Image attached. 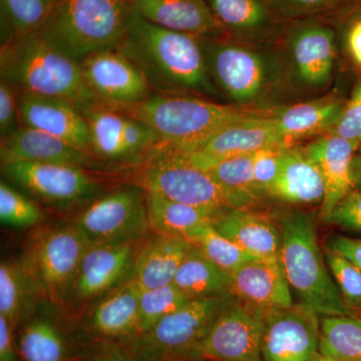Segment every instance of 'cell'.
<instances>
[{"instance_id": "obj_1", "label": "cell", "mask_w": 361, "mask_h": 361, "mask_svg": "<svg viewBox=\"0 0 361 361\" xmlns=\"http://www.w3.org/2000/svg\"><path fill=\"white\" fill-rule=\"evenodd\" d=\"M116 49L142 71L154 92L222 97L209 75L200 37L161 27L133 11Z\"/></svg>"}, {"instance_id": "obj_2", "label": "cell", "mask_w": 361, "mask_h": 361, "mask_svg": "<svg viewBox=\"0 0 361 361\" xmlns=\"http://www.w3.org/2000/svg\"><path fill=\"white\" fill-rule=\"evenodd\" d=\"M1 80L20 92L61 97L80 110L102 104L85 84L80 61L47 44L37 32L1 45Z\"/></svg>"}, {"instance_id": "obj_3", "label": "cell", "mask_w": 361, "mask_h": 361, "mask_svg": "<svg viewBox=\"0 0 361 361\" xmlns=\"http://www.w3.org/2000/svg\"><path fill=\"white\" fill-rule=\"evenodd\" d=\"M109 108L147 123L161 142L185 153L194 152L225 126L264 111L247 110L191 94L157 92L140 103Z\"/></svg>"}, {"instance_id": "obj_4", "label": "cell", "mask_w": 361, "mask_h": 361, "mask_svg": "<svg viewBox=\"0 0 361 361\" xmlns=\"http://www.w3.org/2000/svg\"><path fill=\"white\" fill-rule=\"evenodd\" d=\"M130 0H54L37 33L52 47L80 61L122 44L132 16Z\"/></svg>"}, {"instance_id": "obj_5", "label": "cell", "mask_w": 361, "mask_h": 361, "mask_svg": "<svg viewBox=\"0 0 361 361\" xmlns=\"http://www.w3.org/2000/svg\"><path fill=\"white\" fill-rule=\"evenodd\" d=\"M200 42L214 85L233 106L257 111L279 89L284 66L274 54L230 37Z\"/></svg>"}, {"instance_id": "obj_6", "label": "cell", "mask_w": 361, "mask_h": 361, "mask_svg": "<svg viewBox=\"0 0 361 361\" xmlns=\"http://www.w3.org/2000/svg\"><path fill=\"white\" fill-rule=\"evenodd\" d=\"M279 261L289 286L318 316L353 314L332 279L310 214L291 212L280 221Z\"/></svg>"}, {"instance_id": "obj_7", "label": "cell", "mask_w": 361, "mask_h": 361, "mask_svg": "<svg viewBox=\"0 0 361 361\" xmlns=\"http://www.w3.org/2000/svg\"><path fill=\"white\" fill-rule=\"evenodd\" d=\"M122 182L147 193L218 214L229 208L217 185L206 171L195 166L185 152L161 142L134 167L116 173Z\"/></svg>"}, {"instance_id": "obj_8", "label": "cell", "mask_w": 361, "mask_h": 361, "mask_svg": "<svg viewBox=\"0 0 361 361\" xmlns=\"http://www.w3.org/2000/svg\"><path fill=\"white\" fill-rule=\"evenodd\" d=\"M233 293L195 298L160 320L126 348L140 361H194L214 322L234 302Z\"/></svg>"}, {"instance_id": "obj_9", "label": "cell", "mask_w": 361, "mask_h": 361, "mask_svg": "<svg viewBox=\"0 0 361 361\" xmlns=\"http://www.w3.org/2000/svg\"><path fill=\"white\" fill-rule=\"evenodd\" d=\"M90 246L73 222L33 233L20 261L42 301L61 305L68 298Z\"/></svg>"}, {"instance_id": "obj_10", "label": "cell", "mask_w": 361, "mask_h": 361, "mask_svg": "<svg viewBox=\"0 0 361 361\" xmlns=\"http://www.w3.org/2000/svg\"><path fill=\"white\" fill-rule=\"evenodd\" d=\"M2 175L11 184L44 205L70 210L89 205L104 194L113 174L94 172L73 166L16 161L1 166Z\"/></svg>"}, {"instance_id": "obj_11", "label": "cell", "mask_w": 361, "mask_h": 361, "mask_svg": "<svg viewBox=\"0 0 361 361\" xmlns=\"http://www.w3.org/2000/svg\"><path fill=\"white\" fill-rule=\"evenodd\" d=\"M73 223L90 245L146 239L151 230L146 192L129 183L114 188L85 206Z\"/></svg>"}, {"instance_id": "obj_12", "label": "cell", "mask_w": 361, "mask_h": 361, "mask_svg": "<svg viewBox=\"0 0 361 361\" xmlns=\"http://www.w3.org/2000/svg\"><path fill=\"white\" fill-rule=\"evenodd\" d=\"M262 312L235 299L214 322L199 348V360L263 361Z\"/></svg>"}, {"instance_id": "obj_13", "label": "cell", "mask_w": 361, "mask_h": 361, "mask_svg": "<svg viewBox=\"0 0 361 361\" xmlns=\"http://www.w3.org/2000/svg\"><path fill=\"white\" fill-rule=\"evenodd\" d=\"M262 312L263 361H314L319 355L320 322L305 304Z\"/></svg>"}, {"instance_id": "obj_14", "label": "cell", "mask_w": 361, "mask_h": 361, "mask_svg": "<svg viewBox=\"0 0 361 361\" xmlns=\"http://www.w3.org/2000/svg\"><path fill=\"white\" fill-rule=\"evenodd\" d=\"M146 239L90 245L78 267L68 296L89 302L129 281Z\"/></svg>"}, {"instance_id": "obj_15", "label": "cell", "mask_w": 361, "mask_h": 361, "mask_svg": "<svg viewBox=\"0 0 361 361\" xmlns=\"http://www.w3.org/2000/svg\"><path fill=\"white\" fill-rule=\"evenodd\" d=\"M80 63L85 84L106 106H130L154 92L142 71L118 49L92 52Z\"/></svg>"}, {"instance_id": "obj_16", "label": "cell", "mask_w": 361, "mask_h": 361, "mask_svg": "<svg viewBox=\"0 0 361 361\" xmlns=\"http://www.w3.org/2000/svg\"><path fill=\"white\" fill-rule=\"evenodd\" d=\"M336 56V33L329 26L304 23L289 32L287 63L292 78L302 89L326 87L334 75Z\"/></svg>"}, {"instance_id": "obj_17", "label": "cell", "mask_w": 361, "mask_h": 361, "mask_svg": "<svg viewBox=\"0 0 361 361\" xmlns=\"http://www.w3.org/2000/svg\"><path fill=\"white\" fill-rule=\"evenodd\" d=\"M277 146H291L278 133L268 111L231 123L214 133L192 153H186L197 167L206 171L225 159L252 155Z\"/></svg>"}, {"instance_id": "obj_18", "label": "cell", "mask_w": 361, "mask_h": 361, "mask_svg": "<svg viewBox=\"0 0 361 361\" xmlns=\"http://www.w3.org/2000/svg\"><path fill=\"white\" fill-rule=\"evenodd\" d=\"M0 160L1 166L16 161H32L73 166L104 174L118 173L113 166L99 160L90 152L56 135L25 126H21L11 137L1 140Z\"/></svg>"}, {"instance_id": "obj_19", "label": "cell", "mask_w": 361, "mask_h": 361, "mask_svg": "<svg viewBox=\"0 0 361 361\" xmlns=\"http://www.w3.org/2000/svg\"><path fill=\"white\" fill-rule=\"evenodd\" d=\"M141 289L132 280L99 299L84 322L87 338L97 345H126L139 336Z\"/></svg>"}, {"instance_id": "obj_20", "label": "cell", "mask_w": 361, "mask_h": 361, "mask_svg": "<svg viewBox=\"0 0 361 361\" xmlns=\"http://www.w3.org/2000/svg\"><path fill=\"white\" fill-rule=\"evenodd\" d=\"M18 104L21 126L56 135L92 154L89 125L77 104L27 92H20Z\"/></svg>"}, {"instance_id": "obj_21", "label": "cell", "mask_w": 361, "mask_h": 361, "mask_svg": "<svg viewBox=\"0 0 361 361\" xmlns=\"http://www.w3.org/2000/svg\"><path fill=\"white\" fill-rule=\"evenodd\" d=\"M231 276L232 293L255 310H287L293 305L290 286L279 260L255 259Z\"/></svg>"}, {"instance_id": "obj_22", "label": "cell", "mask_w": 361, "mask_h": 361, "mask_svg": "<svg viewBox=\"0 0 361 361\" xmlns=\"http://www.w3.org/2000/svg\"><path fill=\"white\" fill-rule=\"evenodd\" d=\"M133 11L154 25L201 39L227 37L206 0H130Z\"/></svg>"}, {"instance_id": "obj_23", "label": "cell", "mask_w": 361, "mask_h": 361, "mask_svg": "<svg viewBox=\"0 0 361 361\" xmlns=\"http://www.w3.org/2000/svg\"><path fill=\"white\" fill-rule=\"evenodd\" d=\"M357 146L337 135L327 134L303 148L306 156L319 169L324 182L320 219L326 225L330 224L332 212L339 202L350 192L351 160Z\"/></svg>"}, {"instance_id": "obj_24", "label": "cell", "mask_w": 361, "mask_h": 361, "mask_svg": "<svg viewBox=\"0 0 361 361\" xmlns=\"http://www.w3.org/2000/svg\"><path fill=\"white\" fill-rule=\"evenodd\" d=\"M216 231L259 259L279 260L281 231L270 218L248 209H225L212 221Z\"/></svg>"}, {"instance_id": "obj_25", "label": "cell", "mask_w": 361, "mask_h": 361, "mask_svg": "<svg viewBox=\"0 0 361 361\" xmlns=\"http://www.w3.org/2000/svg\"><path fill=\"white\" fill-rule=\"evenodd\" d=\"M345 102L337 94H329L304 103L271 109L268 116L285 142L291 145L311 135L329 134Z\"/></svg>"}, {"instance_id": "obj_26", "label": "cell", "mask_w": 361, "mask_h": 361, "mask_svg": "<svg viewBox=\"0 0 361 361\" xmlns=\"http://www.w3.org/2000/svg\"><path fill=\"white\" fill-rule=\"evenodd\" d=\"M16 344L21 361H78L82 355L65 327L44 310L21 325Z\"/></svg>"}, {"instance_id": "obj_27", "label": "cell", "mask_w": 361, "mask_h": 361, "mask_svg": "<svg viewBox=\"0 0 361 361\" xmlns=\"http://www.w3.org/2000/svg\"><path fill=\"white\" fill-rule=\"evenodd\" d=\"M191 247L188 240L180 237L154 235L142 244L130 280L141 290L173 283L176 273Z\"/></svg>"}, {"instance_id": "obj_28", "label": "cell", "mask_w": 361, "mask_h": 361, "mask_svg": "<svg viewBox=\"0 0 361 361\" xmlns=\"http://www.w3.org/2000/svg\"><path fill=\"white\" fill-rule=\"evenodd\" d=\"M324 195V182L317 166L303 148L287 147L269 196L292 205H317L322 204Z\"/></svg>"}, {"instance_id": "obj_29", "label": "cell", "mask_w": 361, "mask_h": 361, "mask_svg": "<svg viewBox=\"0 0 361 361\" xmlns=\"http://www.w3.org/2000/svg\"><path fill=\"white\" fill-rule=\"evenodd\" d=\"M227 37L255 42L269 35L275 18L267 0H206Z\"/></svg>"}, {"instance_id": "obj_30", "label": "cell", "mask_w": 361, "mask_h": 361, "mask_svg": "<svg viewBox=\"0 0 361 361\" xmlns=\"http://www.w3.org/2000/svg\"><path fill=\"white\" fill-rule=\"evenodd\" d=\"M82 111L89 125L92 155L113 166L118 173L130 169L123 141V129L127 116L104 104Z\"/></svg>"}, {"instance_id": "obj_31", "label": "cell", "mask_w": 361, "mask_h": 361, "mask_svg": "<svg viewBox=\"0 0 361 361\" xmlns=\"http://www.w3.org/2000/svg\"><path fill=\"white\" fill-rule=\"evenodd\" d=\"M42 300L21 261H4L0 265V316L16 331L37 312Z\"/></svg>"}, {"instance_id": "obj_32", "label": "cell", "mask_w": 361, "mask_h": 361, "mask_svg": "<svg viewBox=\"0 0 361 361\" xmlns=\"http://www.w3.org/2000/svg\"><path fill=\"white\" fill-rule=\"evenodd\" d=\"M173 283L190 298H203L232 293V276L192 246Z\"/></svg>"}, {"instance_id": "obj_33", "label": "cell", "mask_w": 361, "mask_h": 361, "mask_svg": "<svg viewBox=\"0 0 361 361\" xmlns=\"http://www.w3.org/2000/svg\"><path fill=\"white\" fill-rule=\"evenodd\" d=\"M146 199L149 229L155 234L164 236L186 239L195 228L210 223L217 216L158 194L146 192Z\"/></svg>"}, {"instance_id": "obj_34", "label": "cell", "mask_w": 361, "mask_h": 361, "mask_svg": "<svg viewBox=\"0 0 361 361\" xmlns=\"http://www.w3.org/2000/svg\"><path fill=\"white\" fill-rule=\"evenodd\" d=\"M252 161L253 154L233 157L206 170L230 209H248L260 196L254 184Z\"/></svg>"}, {"instance_id": "obj_35", "label": "cell", "mask_w": 361, "mask_h": 361, "mask_svg": "<svg viewBox=\"0 0 361 361\" xmlns=\"http://www.w3.org/2000/svg\"><path fill=\"white\" fill-rule=\"evenodd\" d=\"M318 350L325 357L361 361V323L353 314L323 316Z\"/></svg>"}, {"instance_id": "obj_36", "label": "cell", "mask_w": 361, "mask_h": 361, "mask_svg": "<svg viewBox=\"0 0 361 361\" xmlns=\"http://www.w3.org/2000/svg\"><path fill=\"white\" fill-rule=\"evenodd\" d=\"M1 45L37 32L51 13L54 0H0Z\"/></svg>"}, {"instance_id": "obj_37", "label": "cell", "mask_w": 361, "mask_h": 361, "mask_svg": "<svg viewBox=\"0 0 361 361\" xmlns=\"http://www.w3.org/2000/svg\"><path fill=\"white\" fill-rule=\"evenodd\" d=\"M186 240L214 264L232 274L241 266L259 259L214 229L210 223L195 228Z\"/></svg>"}, {"instance_id": "obj_38", "label": "cell", "mask_w": 361, "mask_h": 361, "mask_svg": "<svg viewBox=\"0 0 361 361\" xmlns=\"http://www.w3.org/2000/svg\"><path fill=\"white\" fill-rule=\"evenodd\" d=\"M190 300L192 298L180 290L174 283L149 290H141L137 323L139 336L146 334L164 317L179 310Z\"/></svg>"}, {"instance_id": "obj_39", "label": "cell", "mask_w": 361, "mask_h": 361, "mask_svg": "<svg viewBox=\"0 0 361 361\" xmlns=\"http://www.w3.org/2000/svg\"><path fill=\"white\" fill-rule=\"evenodd\" d=\"M44 212L32 199L7 182L0 183V220L4 225L25 229L44 220Z\"/></svg>"}, {"instance_id": "obj_40", "label": "cell", "mask_w": 361, "mask_h": 361, "mask_svg": "<svg viewBox=\"0 0 361 361\" xmlns=\"http://www.w3.org/2000/svg\"><path fill=\"white\" fill-rule=\"evenodd\" d=\"M324 257L348 310L353 313L361 310V271L341 254L329 249H325Z\"/></svg>"}, {"instance_id": "obj_41", "label": "cell", "mask_w": 361, "mask_h": 361, "mask_svg": "<svg viewBox=\"0 0 361 361\" xmlns=\"http://www.w3.org/2000/svg\"><path fill=\"white\" fill-rule=\"evenodd\" d=\"M287 147L289 146L272 147L253 154L252 172L254 184L260 196L269 195L271 188L276 182Z\"/></svg>"}, {"instance_id": "obj_42", "label": "cell", "mask_w": 361, "mask_h": 361, "mask_svg": "<svg viewBox=\"0 0 361 361\" xmlns=\"http://www.w3.org/2000/svg\"><path fill=\"white\" fill-rule=\"evenodd\" d=\"M329 135L361 144V78L356 82L350 99L344 104L341 116Z\"/></svg>"}, {"instance_id": "obj_43", "label": "cell", "mask_w": 361, "mask_h": 361, "mask_svg": "<svg viewBox=\"0 0 361 361\" xmlns=\"http://www.w3.org/2000/svg\"><path fill=\"white\" fill-rule=\"evenodd\" d=\"M341 0H267L275 18L297 20L329 11Z\"/></svg>"}, {"instance_id": "obj_44", "label": "cell", "mask_w": 361, "mask_h": 361, "mask_svg": "<svg viewBox=\"0 0 361 361\" xmlns=\"http://www.w3.org/2000/svg\"><path fill=\"white\" fill-rule=\"evenodd\" d=\"M20 92L7 82L0 80V137L1 140L11 137L21 127Z\"/></svg>"}, {"instance_id": "obj_45", "label": "cell", "mask_w": 361, "mask_h": 361, "mask_svg": "<svg viewBox=\"0 0 361 361\" xmlns=\"http://www.w3.org/2000/svg\"><path fill=\"white\" fill-rule=\"evenodd\" d=\"M330 224L349 231H361V192H350L336 207Z\"/></svg>"}, {"instance_id": "obj_46", "label": "cell", "mask_w": 361, "mask_h": 361, "mask_svg": "<svg viewBox=\"0 0 361 361\" xmlns=\"http://www.w3.org/2000/svg\"><path fill=\"white\" fill-rule=\"evenodd\" d=\"M78 361H140L134 353L120 344L97 345L94 350L82 353Z\"/></svg>"}, {"instance_id": "obj_47", "label": "cell", "mask_w": 361, "mask_h": 361, "mask_svg": "<svg viewBox=\"0 0 361 361\" xmlns=\"http://www.w3.org/2000/svg\"><path fill=\"white\" fill-rule=\"evenodd\" d=\"M326 249L341 254L361 271L360 239H353L342 235L334 236L329 240Z\"/></svg>"}, {"instance_id": "obj_48", "label": "cell", "mask_w": 361, "mask_h": 361, "mask_svg": "<svg viewBox=\"0 0 361 361\" xmlns=\"http://www.w3.org/2000/svg\"><path fill=\"white\" fill-rule=\"evenodd\" d=\"M14 330L4 316H0V361H21Z\"/></svg>"}, {"instance_id": "obj_49", "label": "cell", "mask_w": 361, "mask_h": 361, "mask_svg": "<svg viewBox=\"0 0 361 361\" xmlns=\"http://www.w3.org/2000/svg\"><path fill=\"white\" fill-rule=\"evenodd\" d=\"M348 47L351 58L361 66V16H358L349 28Z\"/></svg>"}, {"instance_id": "obj_50", "label": "cell", "mask_w": 361, "mask_h": 361, "mask_svg": "<svg viewBox=\"0 0 361 361\" xmlns=\"http://www.w3.org/2000/svg\"><path fill=\"white\" fill-rule=\"evenodd\" d=\"M350 180V192H361V144L356 147L351 160Z\"/></svg>"}, {"instance_id": "obj_51", "label": "cell", "mask_w": 361, "mask_h": 361, "mask_svg": "<svg viewBox=\"0 0 361 361\" xmlns=\"http://www.w3.org/2000/svg\"><path fill=\"white\" fill-rule=\"evenodd\" d=\"M314 361H348V360H336V358L325 357V356L318 355L317 357L315 358Z\"/></svg>"}, {"instance_id": "obj_52", "label": "cell", "mask_w": 361, "mask_h": 361, "mask_svg": "<svg viewBox=\"0 0 361 361\" xmlns=\"http://www.w3.org/2000/svg\"><path fill=\"white\" fill-rule=\"evenodd\" d=\"M353 315L355 316L356 319L358 320L361 323V310L356 311V312L353 313Z\"/></svg>"}, {"instance_id": "obj_53", "label": "cell", "mask_w": 361, "mask_h": 361, "mask_svg": "<svg viewBox=\"0 0 361 361\" xmlns=\"http://www.w3.org/2000/svg\"><path fill=\"white\" fill-rule=\"evenodd\" d=\"M358 16H361V11H360V14H358Z\"/></svg>"}]
</instances>
